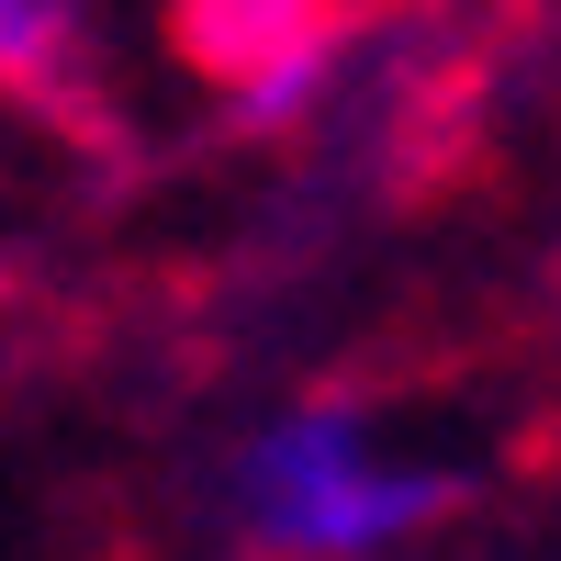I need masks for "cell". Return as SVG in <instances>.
<instances>
[{"label":"cell","mask_w":561,"mask_h":561,"mask_svg":"<svg viewBox=\"0 0 561 561\" xmlns=\"http://www.w3.org/2000/svg\"><path fill=\"white\" fill-rule=\"evenodd\" d=\"M550 304H561V259H550Z\"/></svg>","instance_id":"277c9868"},{"label":"cell","mask_w":561,"mask_h":561,"mask_svg":"<svg viewBox=\"0 0 561 561\" xmlns=\"http://www.w3.org/2000/svg\"><path fill=\"white\" fill-rule=\"evenodd\" d=\"M214 505L248 561H393L472 505V472L382 438L348 393H304L225 449Z\"/></svg>","instance_id":"6da1fadb"},{"label":"cell","mask_w":561,"mask_h":561,"mask_svg":"<svg viewBox=\"0 0 561 561\" xmlns=\"http://www.w3.org/2000/svg\"><path fill=\"white\" fill-rule=\"evenodd\" d=\"M359 0H158L169 68L214 90L237 135H280L325 102V79L348 68Z\"/></svg>","instance_id":"7a4b0ae2"},{"label":"cell","mask_w":561,"mask_h":561,"mask_svg":"<svg viewBox=\"0 0 561 561\" xmlns=\"http://www.w3.org/2000/svg\"><path fill=\"white\" fill-rule=\"evenodd\" d=\"M0 102L34 113L57 147L113 135V79L90 45V0H0Z\"/></svg>","instance_id":"3957f363"}]
</instances>
